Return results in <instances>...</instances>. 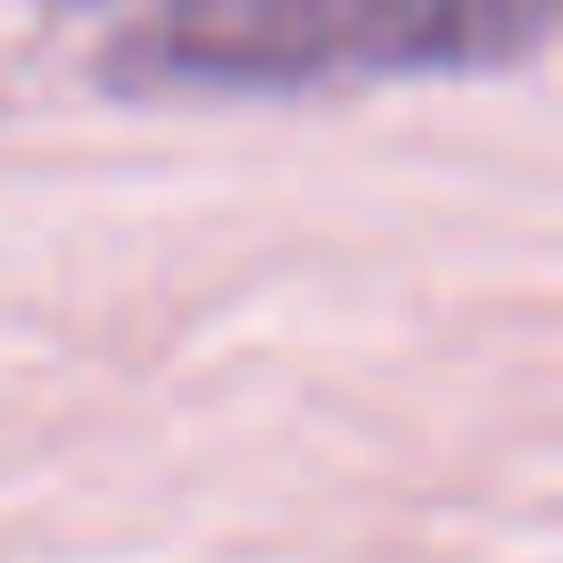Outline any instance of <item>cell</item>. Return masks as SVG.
<instances>
[{
	"instance_id": "1",
	"label": "cell",
	"mask_w": 563,
	"mask_h": 563,
	"mask_svg": "<svg viewBox=\"0 0 563 563\" xmlns=\"http://www.w3.org/2000/svg\"><path fill=\"white\" fill-rule=\"evenodd\" d=\"M555 0H150L117 75L150 91H332L530 58Z\"/></svg>"
}]
</instances>
